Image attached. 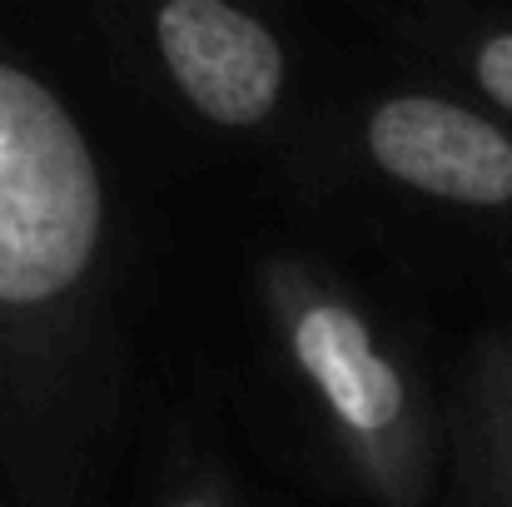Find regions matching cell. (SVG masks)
<instances>
[{"instance_id": "obj_8", "label": "cell", "mask_w": 512, "mask_h": 507, "mask_svg": "<svg viewBox=\"0 0 512 507\" xmlns=\"http://www.w3.org/2000/svg\"><path fill=\"white\" fill-rule=\"evenodd\" d=\"M433 507H512V478L488 468V463H478V458L453 453L443 498Z\"/></svg>"}, {"instance_id": "obj_4", "label": "cell", "mask_w": 512, "mask_h": 507, "mask_svg": "<svg viewBox=\"0 0 512 507\" xmlns=\"http://www.w3.org/2000/svg\"><path fill=\"white\" fill-rule=\"evenodd\" d=\"M90 20L120 70L204 135L284 150L314 105L299 40L264 10L155 0L95 5Z\"/></svg>"}, {"instance_id": "obj_7", "label": "cell", "mask_w": 512, "mask_h": 507, "mask_svg": "<svg viewBox=\"0 0 512 507\" xmlns=\"http://www.w3.org/2000/svg\"><path fill=\"white\" fill-rule=\"evenodd\" d=\"M150 507H244L239 503V488L229 478V468L204 453L199 443H179L170 458V468L160 473Z\"/></svg>"}, {"instance_id": "obj_3", "label": "cell", "mask_w": 512, "mask_h": 507, "mask_svg": "<svg viewBox=\"0 0 512 507\" xmlns=\"http://www.w3.org/2000/svg\"><path fill=\"white\" fill-rule=\"evenodd\" d=\"M279 160L309 194L483 234L512 259V125L418 65L314 100Z\"/></svg>"}, {"instance_id": "obj_6", "label": "cell", "mask_w": 512, "mask_h": 507, "mask_svg": "<svg viewBox=\"0 0 512 507\" xmlns=\"http://www.w3.org/2000/svg\"><path fill=\"white\" fill-rule=\"evenodd\" d=\"M453 453L512 478V329L493 324L468 338L448 393Z\"/></svg>"}, {"instance_id": "obj_9", "label": "cell", "mask_w": 512, "mask_h": 507, "mask_svg": "<svg viewBox=\"0 0 512 507\" xmlns=\"http://www.w3.org/2000/svg\"><path fill=\"white\" fill-rule=\"evenodd\" d=\"M503 279H508V284H512V259H503Z\"/></svg>"}, {"instance_id": "obj_5", "label": "cell", "mask_w": 512, "mask_h": 507, "mask_svg": "<svg viewBox=\"0 0 512 507\" xmlns=\"http://www.w3.org/2000/svg\"><path fill=\"white\" fill-rule=\"evenodd\" d=\"M373 30L408 65L512 125V10L483 0H383Z\"/></svg>"}, {"instance_id": "obj_2", "label": "cell", "mask_w": 512, "mask_h": 507, "mask_svg": "<svg viewBox=\"0 0 512 507\" xmlns=\"http://www.w3.org/2000/svg\"><path fill=\"white\" fill-rule=\"evenodd\" d=\"M264 338L314 433L373 507H433L453 463L448 398L393 319L329 259L269 249L254 269Z\"/></svg>"}, {"instance_id": "obj_1", "label": "cell", "mask_w": 512, "mask_h": 507, "mask_svg": "<svg viewBox=\"0 0 512 507\" xmlns=\"http://www.w3.org/2000/svg\"><path fill=\"white\" fill-rule=\"evenodd\" d=\"M125 294L105 155L0 40V507H110L140 373Z\"/></svg>"}]
</instances>
